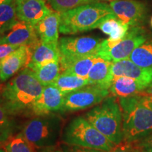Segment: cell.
<instances>
[{"instance_id": "ab89813d", "label": "cell", "mask_w": 152, "mask_h": 152, "mask_svg": "<svg viewBox=\"0 0 152 152\" xmlns=\"http://www.w3.org/2000/svg\"><path fill=\"white\" fill-rule=\"evenodd\" d=\"M0 152H5V151H4L3 150H0Z\"/></svg>"}, {"instance_id": "30bf717a", "label": "cell", "mask_w": 152, "mask_h": 152, "mask_svg": "<svg viewBox=\"0 0 152 152\" xmlns=\"http://www.w3.org/2000/svg\"><path fill=\"white\" fill-rule=\"evenodd\" d=\"M109 6L116 18L130 27L137 26L145 14L144 5L134 0H113Z\"/></svg>"}, {"instance_id": "ac0fdd59", "label": "cell", "mask_w": 152, "mask_h": 152, "mask_svg": "<svg viewBox=\"0 0 152 152\" xmlns=\"http://www.w3.org/2000/svg\"><path fill=\"white\" fill-rule=\"evenodd\" d=\"M146 87L136 80L121 76L113 77L109 92L117 98H127L137 95Z\"/></svg>"}, {"instance_id": "cb8c5ba5", "label": "cell", "mask_w": 152, "mask_h": 152, "mask_svg": "<svg viewBox=\"0 0 152 152\" xmlns=\"http://www.w3.org/2000/svg\"><path fill=\"white\" fill-rule=\"evenodd\" d=\"M99 28L104 34L109 35V39L111 40L121 41L128 33L130 26L117 18H111L102 22Z\"/></svg>"}, {"instance_id": "277c9868", "label": "cell", "mask_w": 152, "mask_h": 152, "mask_svg": "<svg viewBox=\"0 0 152 152\" xmlns=\"http://www.w3.org/2000/svg\"><path fill=\"white\" fill-rule=\"evenodd\" d=\"M85 117L113 144L123 140L122 113L117 97L109 95L99 105L86 113Z\"/></svg>"}, {"instance_id": "4316f807", "label": "cell", "mask_w": 152, "mask_h": 152, "mask_svg": "<svg viewBox=\"0 0 152 152\" xmlns=\"http://www.w3.org/2000/svg\"><path fill=\"white\" fill-rule=\"evenodd\" d=\"M47 1L56 12L62 13L80 6L96 2V0H47Z\"/></svg>"}, {"instance_id": "5bb4252c", "label": "cell", "mask_w": 152, "mask_h": 152, "mask_svg": "<svg viewBox=\"0 0 152 152\" xmlns=\"http://www.w3.org/2000/svg\"><path fill=\"white\" fill-rule=\"evenodd\" d=\"M18 19L35 26L52 13L45 0H16Z\"/></svg>"}, {"instance_id": "ffe728a7", "label": "cell", "mask_w": 152, "mask_h": 152, "mask_svg": "<svg viewBox=\"0 0 152 152\" xmlns=\"http://www.w3.org/2000/svg\"><path fill=\"white\" fill-rule=\"evenodd\" d=\"M60 53L58 44L46 43L39 40L32 51L31 58L26 68H33L42 63L52 60H59Z\"/></svg>"}, {"instance_id": "8d00e7d4", "label": "cell", "mask_w": 152, "mask_h": 152, "mask_svg": "<svg viewBox=\"0 0 152 152\" xmlns=\"http://www.w3.org/2000/svg\"><path fill=\"white\" fill-rule=\"evenodd\" d=\"M5 0H0V4H1L2 2H4V1Z\"/></svg>"}, {"instance_id": "d6a6232c", "label": "cell", "mask_w": 152, "mask_h": 152, "mask_svg": "<svg viewBox=\"0 0 152 152\" xmlns=\"http://www.w3.org/2000/svg\"><path fill=\"white\" fill-rule=\"evenodd\" d=\"M141 143L144 152H152V134L151 136L141 139Z\"/></svg>"}, {"instance_id": "f1b7e54d", "label": "cell", "mask_w": 152, "mask_h": 152, "mask_svg": "<svg viewBox=\"0 0 152 152\" xmlns=\"http://www.w3.org/2000/svg\"><path fill=\"white\" fill-rule=\"evenodd\" d=\"M60 145L64 152H106L102 151V150L80 147V146L77 145H72V144H66L64 142Z\"/></svg>"}, {"instance_id": "52a82bcc", "label": "cell", "mask_w": 152, "mask_h": 152, "mask_svg": "<svg viewBox=\"0 0 152 152\" xmlns=\"http://www.w3.org/2000/svg\"><path fill=\"white\" fill-rule=\"evenodd\" d=\"M110 94L109 90L94 85H87L64 95L61 112L85 110L100 104Z\"/></svg>"}, {"instance_id": "7c38bea8", "label": "cell", "mask_w": 152, "mask_h": 152, "mask_svg": "<svg viewBox=\"0 0 152 152\" xmlns=\"http://www.w3.org/2000/svg\"><path fill=\"white\" fill-rule=\"evenodd\" d=\"M64 95L53 85L44 86L42 92L34 104L32 115L39 116L61 111L64 104Z\"/></svg>"}, {"instance_id": "83f0119b", "label": "cell", "mask_w": 152, "mask_h": 152, "mask_svg": "<svg viewBox=\"0 0 152 152\" xmlns=\"http://www.w3.org/2000/svg\"><path fill=\"white\" fill-rule=\"evenodd\" d=\"M109 152H144L141 140H123L114 147Z\"/></svg>"}, {"instance_id": "6da1fadb", "label": "cell", "mask_w": 152, "mask_h": 152, "mask_svg": "<svg viewBox=\"0 0 152 152\" xmlns=\"http://www.w3.org/2000/svg\"><path fill=\"white\" fill-rule=\"evenodd\" d=\"M44 86L37 80L33 72L26 68L4 86L1 105L9 115H32L35 102L42 92Z\"/></svg>"}, {"instance_id": "ba28073f", "label": "cell", "mask_w": 152, "mask_h": 152, "mask_svg": "<svg viewBox=\"0 0 152 152\" xmlns=\"http://www.w3.org/2000/svg\"><path fill=\"white\" fill-rule=\"evenodd\" d=\"M102 42L99 38L89 36L61 37L58 44L59 60L73 59L92 55L97 56Z\"/></svg>"}, {"instance_id": "f35d334b", "label": "cell", "mask_w": 152, "mask_h": 152, "mask_svg": "<svg viewBox=\"0 0 152 152\" xmlns=\"http://www.w3.org/2000/svg\"><path fill=\"white\" fill-rule=\"evenodd\" d=\"M151 26H152V18H151Z\"/></svg>"}, {"instance_id": "5b68a950", "label": "cell", "mask_w": 152, "mask_h": 152, "mask_svg": "<svg viewBox=\"0 0 152 152\" xmlns=\"http://www.w3.org/2000/svg\"><path fill=\"white\" fill-rule=\"evenodd\" d=\"M64 143L109 152L115 144L95 128L85 116L72 119L62 134Z\"/></svg>"}, {"instance_id": "d4e9b609", "label": "cell", "mask_w": 152, "mask_h": 152, "mask_svg": "<svg viewBox=\"0 0 152 152\" xmlns=\"http://www.w3.org/2000/svg\"><path fill=\"white\" fill-rule=\"evenodd\" d=\"M129 59L140 67L152 69V39H147L134 49Z\"/></svg>"}, {"instance_id": "7a4b0ae2", "label": "cell", "mask_w": 152, "mask_h": 152, "mask_svg": "<svg viewBox=\"0 0 152 152\" xmlns=\"http://www.w3.org/2000/svg\"><path fill=\"white\" fill-rule=\"evenodd\" d=\"M118 99L122 113L123 140H141L151 134L152 102L139 94Z\"/></svg>"}, {"instance_id": "74e56055", "label": "cell", "mask_w": 152, "mask_h": 152, "mask_svg": "<svg viewBox=\"0 0 152 152\" xmlns=\"http://www.w3.org/2000/svg\"><path fill=\"white\" fill-rule=\"evenodd\" d=\"M96 1H97V0H96ZM102 1H111V0H102ZM112 1H113V0H112Z\"/></svg>"}, {"instance_id": "7402d4cb", "label": "cell", "mask_w": 152, "mask_h": 152, "mask_svg": "<svg viewBox=\"0 0 152 152\" xmlns=\"http://www.w3.org/2000/svg\"><path fill=\"white\" fill-rule=\"evenodd\" d=\"M87 85H90L88 79L63 72L59 74L56 80L51 85L56 87L63 94L66 95L68 93L78 90Z\"/></svg>"}, {"instance_id": "d590c367", "label": "cell", "mask_w": 152, "mask_h": 152, "mask_svg": "<svg viewBox=\"0 0 152 152\" xmlns=\"http://www.w3.org/2000/svg\"><path fill=\"white\" fill-rule=\"evenodd\" d=\"M4 89V85H0V105H1V94Z\"/></svg>"}, {"instance_id": "8fae6325", "label": "cell", "mask_w": 152, "mask_h": 152, "mask_svg": "<svg viewBox=\"0 0 152 152\" xmlns=\"http://www.w3.org/2000/svg\"><path fill=\"white\" fill-rule=\"evenodd\" d=\"M32 55L29 46H20L0 60V80L5 81L14 76L20 68L27 67Z\"/></svg>"}, {"instance_id": "e575fe53", "label": "cell", "mask_w": 152, "mask_h": 152, "mask_svg": "<svg viewBox=\"0 0 152 152\" xmlns=\"http://www.w3.org/2000/svg\"><path fill=\"white\" fill-rule=\"evenodd\" d=\"M37 152H64L61 147L60 144H56V145L51 146V147H47L44 148H40Z\"/></svg>"}, {"instance_id": "4dcf8cb0", "label": "cell", "mask_w": 152, "mask_h": 152, "mask_svg": "<svg viewBox=\"0 0 152 152\" xmlns=\"http://www.w3.org/2000/svg\"><path fill=\"white\" fill-rule=\"evenodd\" d=\"M18 47V46H15L10 44H0V60L5 58Z\"/></svg>"}, {"instance_id": "8992f818", "label": "cell", "mask_w": 152, "mask_h": 152, "mask_svg": "<svg viewBox=\"0 0 152 152\" xmlns=\"http://www.w3.org/2000/svg\"><path fill=\"white\" fill-rule=\"evenodd\" d=\"M62 118L50 113L28 121L23 128L25 137L37 149L56 145L62 130Z\"/></svg>"}, {"instance_id": "9c48e42d", "label": "cell", "mask_w": 152, "mask_h": 152, "mask_svg": "<svg viewBox=\"0 0 152 152\" xmlns=\"http://www.w3.org/2000/svg\"><path fill=\"white\" fill-rule=\"evenodd\" d=\"M147 40L145 32L138 26L129 28L122 40L115 46L104 52H98L97 56L109 61H118L129 58L134 49Z\"/></svg>"}, {"instance_id": "44dd1931", "label": "cell", "mask_w": 152, "mask_h": 152, "mask_svg": "<svg viewBox=\"0 0 152 152\" xmlns=\"http://www.w3.org/2000/svg\"><path fill=\"white\" fill-rule=\"evenodd\" d=\"M37 80L43 86L52 85L61 73L59 60H52L42 63L31 68Z\"/></svg>"}, {"instance_id": "1f68e13d", "label": "cell", "mask_w": 152, "mask_h": 152, "mask_svg": "<svg viewBox=\"0 0 152 152\" xmlns=\"http://www.w3.org/2000/svg\"><path fill=\"white\" fill-rule=\"evenodd\" d=\"M9 115H10L9 114L8 111L2 105H0V125H11Z\"/></svg>"}, {"instance_id": "f546056e", "label": "cell", "mask_w": 152, "mask_h": 152, "mask_svg": "<svg viewBox=\"0 0 152 152\" xmlns=\"http://www.w3.org/2000/svg\"><path fill=\"white\" fill-rule=\"evenodd\" d=\"M13 134V128L11 125H0V147H2L5 143Z\"/></svg>"}, {"instance_id": "e0dca14e", "label": "cell", "mask_w": 152, "mask_h": 152, "mask_svg": "<svg viewBox=\"0 0 152 152\" xmlns=\"http://www.w3.org/2000/svg\"><path fill=\"white\" fill-rule=\"evenodd\" d=\"M112 61L98 57L88 74L87 79L91 85L109 90L113 76L111 73Z\"/></svg>"}, {"instance_id": "4fadbf2b", "label": "cell", "mask_w": 152, "mask_h": 152, "mask_svg": "<svg viewBox=\"0 0 152 152\" xmlns=\"http://www.w3.org/2000/svg\"><path fill=\"white\" fill-rule=\"evenodd\" d=\"M39 40L35 26L19 20L7 35L1 38V44H10L18 47L29 46L33 50Z\"/></svg>"}, {"instance_id": "484cf974", "label": "cell", "mask_w": 152, "mask_h": 152, "mask_svg": "<svg viewBox=\"0 0 152 152\" xmlns=\"http://www.w3.org/2000/svg\"><path fill=\"white\" fill-rule=\"evenodd\" d=\"M5 152H36V147L25 137L22 132L11 136L3 144Z\"/></svg>"}, {"instance_id": "d6986e66", "label": "cell", "mask_w": 152, "mask_h": 152, "mask_svg": "<svg viewBox=\"0 0 152 152\" xmlns=\"http://www.w3.org/2000/svg\"><path fill=\"white\" fill-rule=\"evenodd\" d=\"M98 57L96 55H92L73 59L59 60L61 73L66 72L87 79L91 68Z\"/></svg>"}, {"instance_id": "3957f363", "label": "cell", "mask_w": 152, "mask_h": 152, "mask_svg": "<svg viewBox=\"0 0 152 152\" xmlns=\"http://www.w3.org/2000/svg\"><path fill=\"white\" fill-rule=\"evenodd\" d=\"M116 18L109 4L92 2L60 13L59 32L74 35L99 28L109 18Z\"/></svg>"}, {"instance_id": "9a60e30c", "label": "cell", "mask_w": 152, "mask_h": 152, "mask_svg": "<svg viewBox=\"0 0 152 152\" xmlns=\"http://www.w3.org/2000/svg\"><path fill=\"white\" fill-rule=\"evenodd\" d=\"M111 73L113 77L125 76L136 80L145 87L152 83V69L140 67L129 58L112 61Z\"/></svg>"}, {"instance_id": "60d3db41", "label": "cell", "mask_w": 152, "mask_h": 152, "mask_svg": "<svg viewBox=\"0 0 152 152\" xmlns=\"http://www.w3.org/2000/svg\"><path fill=\"white\" fill-rule=\"evenodd\" d=\"M0 44H1V38H0Z\"/></svg>"}, {"instance_id": "836d02e7", "label": "cell", "mask_w": 152, "mask_h": 152, "mask_svg": "<svg viewBox=\"0 0 152 152\" xmlns=\"http://www.w3.org/2000/svg\"><path fill=\"white\" fill-rule=\"evenodd\" d=\"M137 94L152 102V83L147 87H146L144 90H142V92H139Z\"/></svg>"}, {"instance_id": "2e32d148", "label": "cell", "mask_w": 152, "mask_h": 152, "mask_svg": "<svg viewBox=\"0 0 152 152\" xmlns=\"http://www.w3.org/2000/svg\"><path fill=\"white\" fill-rule=\"evenodd\" d=\"M60 13L52 12L35 26L39 39L46 43L58 44Z\"/></svg>"}, {"instance_id": "603a6c76", "label": "cell", "mask_w": 152, "mask_h": 152, "mask_svg": "<svg viewBox=\"0 0 152 152\" xmlns=\"http://www.w3.org/2000/svg\"><path fill=\"white\" fill-rule=\"evenodd\" d=\"M18 21L16 0H5L0 4V33L10 30Z\"/></svg>"}]
</instances>
